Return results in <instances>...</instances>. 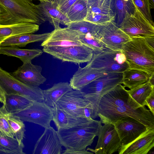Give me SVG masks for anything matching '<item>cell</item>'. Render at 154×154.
Here are the masks:
<instances>
[{
	"mask_svg": "<svg viewBox=\"0 0 154 154\" xmlns=\"http://www.w3.org/2000/svg\"><path fill=\"white\" fill-rule=\"evenodd\" d=\"M42 69L41 66L34 65L31 61H29L23 63L11 75L25 84L38 87L47 80V79L41 74Z\"/></svg>",
	"mask_w": 154,
	"mask_h": 154,
	"instance_id": "cell-18",
	"label": "cell"
},
{
	"mask_svg": "<svg viewBox=\"0 0 154 154\" xmlns=\"http://www.w3.org/2000/svg\"><path fill=\"white\" fill-rule=\"evenodd\" d=\"M118 133L121 145L118 151L120 154L126 147L152 130L131 117H122L113 124Z\"/></svg>",
	"mask_w": 154,
	"mask_h": 154,
	"instance_id": "cell-8",
	"label": "cell"
},
{
	"mask_svg": "<svg viewBox=\"0 0 154 154\" xmlns=\"http://www.w3.org/2000/svg\"><path fill=\"white\" fill-rule=\"evenodd\" d=\"M154 91V85L149 80L146 82L128 90L130 96L137 104L141 106H146V98Z\"/></svg>",
	"mask_w": 154,
	"mask_h": 154,
	"instance_id": "cell-30",
	"label": "cell"
},
{
	"mask_svg": "<svg viewBox=\"0 0 154 154\" xmlns=\"http://www.w3.org/2000/svg\"><path fill=\"white\" fill-rule=\"evenodd\" d=\"M50 32L34 34L26 33L9 37L0 44V47L17 46L19 47H25L28 44L45 41L49 36Z\"/></svg>",
	"mask_w": 154,
	"mask_h": 154,
	"instance_id": "cell-24",
	"label": "cell"
},
{
	"mask_svg": "<svg viewBox=\"0 0 154 154\" xmlns=\"http://www.w3.org/2000/svg\"><path fill=\"white\" fill-rule=\"evenodd\" d=\"M77 0H57L59 9L66 16V14L72 6Z\"/></svg>",
	"mask_w": 154,
	"mask_h": 154,
	"instance_id": "cell-38",
	"label": "cell"
},
{
	"mask_svg": "<svg viewBox=\"0 0 154 154\" xmlns=\"http://www.w3.org/2000/svg\"><path fill=\"white\" fill-rule=\"evenodd\" d=\"M105 74L87 64L83 68L79 66L71 78L69 84L72 89L81 91L91 82Z\"/></svg>",
	"mask_w": 154,
	"mask_h": 154,
	"instance_id": "cell-20",
	"label": "cell"
},
{
	"mask_svg": "<svg viewBox=\"0 0 154 154\" xmlns=\"http://www.w3.org/2000/svg\"><path fill=\"white\" fill-rule=\"evenodd\" d=\"M97 37L107 49L122 52L124 45L131 38L114 21L99 25Z\"/></svg>",
	"mask_w": 154,
	"mask_h": 154,
	"instance_id": "cell-11",
	"label": "cell"
},
{
	"mask_svg": "<svg viewBox=\"0 0 154 154\" xmlns=\"http://www.w3.org/2000/svg\"><path fill=\"white\" fill-rule=\"evenodd\" d=\"M8 120L13 131L14 137L20 145H23V140L25 137V126L23 121L11 113L8 112Z\"/></svg>",
	"mask_w": 154,
	"mask_h": 154,
	"instance_id": "cell-34",
	"label": "cell"
},
{
	"mask_svg": "<svg viewBox=\"0 0 154 154\" xmlns=\"http://www.w3.org/2000/svg\"><path fill=\"white\" fill-rule=\"evenodd\" d=\"M42 51L63 62L75 64L89 62L94 53L92 50L83 45L63 47H43Z\"/></svg>",
	"mask_w": 154,
	"mask_h": 154,
	"instance_id": "cell-9",
	"label": "cell"
},
{
	"mask_svg": "<svg viewBox=\"0 0 154 154\" xmlns=\"http://www.w3.org/2000/svg\"><path fill=\"white\" fill-rule=\"evenodd\" d=\"M24 145H20L14 137L5 135L0 131V154H24Z\"/></svg>",
	"mask_w": 154,
	"mask_h": 154,
	"instance_id": "cell-31",
	"label": "cell"
},
{
	"mask_svg": "<svg viewBox=\"0 0 154 154\" xmlns=\"http://www.w3.org/2000/svg\"><path fill=\"white\" fill-rule=\"evenodd\" d=\"M134 3L146 18L154 26V22L151 15L149 0H133Z\"/></svg>",
	"mask_w": 154,
	"mask_h": 154,
	"instance_id": "cell-37",
	"label": "cell"
},
{
	"mask_svg": "<svg viewBox=\"0 0 154 154\" xmlns=\"http://www.w3.org/2000/svg\"><path fill=\"white\" fill-rule=\"evenodd\" d=\"M8 112L4 105L0 107V131L5 135L14 137L13 131L8 120Z\"/></svg>",
	"mask_w": 154,
	"mask_h": 154,
	"instance_id": "cell-36",
	"label": "cell"
},
{
	"mask_svg": "<svg viewBox=\"0 0 154 154\" xmlns=\"http://www.w3.org/2000/svg\"><path fill=\"white\" fill-rule=\"evenodd\" d=\"M11 114L23 122L35 123L45 128L50 126L53 115L52 107L44 102L35 101L25 109Z\"/></svg>",
	"mask_w": 154,
	"mask_h": 154,
	"instance_id": "cell-12",
	"label": "cell"
},
{
	"mask_svg": "<svg viewBox=\"0 0 154 154\" xmlns=\"http://www.w3.org/2000/svg\"><path fill=\"white\" fill-rule=\"evenodd\" d=\"M0 88L5 94H17L33 101H44L43 90L21 82L0 67Z\"/></svg>",
	"mask_w": 154,
	"mask_h": 154,
	"instance_id": "cell-7",
	"label": "cell"
},
{
	"mask_svg": "<svg viewBox=\"0 0 154 154\" xmlns=\"http://www.w3.org/2000/svg\"><path fill=\"white\" fill-rule=\"evenodd\" d=\"M151 76L143 71L129 68L122 72L121 84L131 89L147 82Z\"/></svg>",
	"mask_w": 154,
	"mask_h": 154,
	"instance_id": "cell-25",
	"label": "cell"
},
{
	"mask_svg": "<svg viewBox=\"0 0 154 154\" xmlns=\"http://www.w3.org/2000/svg\"><path fill=\"white\" fill-rule=\"evenodd\" d=\"M39 29V25L28 22L10 25L0 24V44L9 37L24 33H33Z\"/></svg>",
	"mask_w": 154,
	"mask_h": 154,
	"instance_id": "cell-21",
	"label": "cell"
},
{
	"mask_svg": "<svg viewBox=\"0 0 154 154\" xmlns=\"http://www.w3.org/2000/svg\"><path fill=\"white\" fill-rule=\"evenodd\" d=\"M97 136V143L94 149L88 148L87 150L96 154H112L118 151L121 146L120 140L113 124L101 125Z\"/></svg>",
	"mask_w": 154,
	"mask_h": 154,
	"instance_id": "cell-13",
	"label": "cell"
},
{
	"mask_svg": "<svg viewBox=\"0 0 154 154\" xmlns=\"http://www.w3.org/2000/svg\"><path fill=\"white\" fill-rule=\"evenodd\" d=\"M83 45L79 38V34L67 27H59L50 32L48 37L41 43L43 47H63Z\"/></svg>",
	"mask_w": 154,
	"mask_h": 154,
	"instance_id": "cell-16",
	"label": "cell"
},
{
	"mask_svg": "<svg viewBox=\"0 0 154 154\" xmlns=\"http://www.w3.org/2000/svg\"><path fill=\"white\" fill-rule=\"evenodd\" d=\"M52 120L57 129L69 128L85 122L91 118L86 117H77L72 116L56 106L52 107Z\"/></svg>",
	"mask_w": 154,
	"mask_h": 154,
	"instance_id": "cell-23",
	"label": "cell"
},
{
	"mask_svg": "<svg viewBox=\"0 0 154 154\" xmlns=\"http://www.w3.org/2000/svg\"><path fill=\"white\" fill-rule=\"evenodd\" d=\"M5 94L0 88V102L2 103L3 105L5 104Z\"/></svg>",
	"mask_w": 154,
	"mask_h": 154,
	"instance_id": "cell-41",
	"label": "cell"
},
{
	"mask_svg": "<svg viewBox=\"0 0 154 154\" xmlns=\"http://www.w3.org/2000/svg\"><path fill=\"white\" fill-rule=\"evenodd\" d=\"M2 13V10L0 8V17L1 16Z\"/></svg>",
	"mask_w": 154,
	"mask_h": 154,
	"instance_id": "cell-44",
	"label": "cell"
},
{
	"mask_svg": "<svg viewBox=\"0 0 154 154\" xmlns=\"http://www.w3.org/2000/svg\"><path fill=\"white\" fill-rule=\"evenodd\" d=\"M125 54L129 68L146 72L154 75V48L146 38L134 37L123 45Z\"/></svg>",
	"mask_w": 154,
	"mask_h": 154,
	"instance_id": "cell-3",
	"label": "cell"
},
{
	"mask_svg": "<svg viewBox=\"0 0 154 154\" xmlns=\"http://www.w3.org/2000/svg\"><path fill=\"white\" fill-rule=\"evenodd\" d=\"M72 90L68 82H60L51 88L43 90L44 102L48 106L53 107L58 100L66 93Z\"/></svg>",
	"mask_w": 154,
	"mask_h": 154,
	"instance_id": "cell-26",
	"label": "cell"
},
{
	"mask_svg": "<svg viewBox=\"0 0 154 154\" xmlns=\"http://www.w3.org/2000/svg\"><path fill=\"white\" fill-rule=\"evenodd\" d=\"M0 8L1 24L28 22L39 25L46 21L33 0H0Z\"/></svg>",
	"mask_w": 154,
	"mask_h": 154,
	"instance_id": "cell-1",
	"label": "cell"
},
{
	"mask_svg": "<svg viewBox=\"0 0 154 154\" xmlns=\"http://www.w3.org/2000/svg\"><path fill=\"white\" fill-rule=\"evenodd\" d=\"M67 26L80 35L91 34L96 36L100 27L99 25L85 20L70 22Z\"/></svg>",
	"mask_w": 154,
	"mask_h": 154,
	"instance_id": "cell-33",
	"label": "cell"
},
{
	"mask_svg": "<svg viewBox=\"0 0 154 154\" xmlns=\"http://www.w3.org/2000/svg\"><path fill=\"white\" fill-rule=\"evenodd\" d=\"M42 53V50L37 48L23 49L16 46L0 47V54L17 57L23 63L31 61Z\"/></svg>",
	"mask_w": 154,
	"mask_h": 154,
	"instance_id": "cell-27",
	"label": "cell"
},
{
	"mask_svg": "<svg viewBox=\"0 0 154 154\" xmlns=\"http://www.w3.org/2000/svg\"><path fill=\"white\" fill-rule=\"evenodd\" d=\"M56 106L72 116L77 117H86L85 114V109L87 107L91 106L84 98L83 92L74 90L64 94L58 100Z\"/></svg>",
	"mask_w": 154,
	"mask_h": 154,
	"instance_id": "cell-14",
	"label": "cell"
},
{
	"mask_svg": "<svg viewBox=\"0 0 154 154\" xmlns=\"http://www.w3.org/2000/svg\"><path fill=\"white\" fill-rule=\"evenodd\" d=\"M87 64L105 73H122L129 68L122 52L107 48L99 52H94L92 58Z\"/></svg>",
	"mask_w": 154,
	"mask_h": 154,
	"instance_id": "cell-6",
	"label": "cell"
},
{
	"mask_svg": "<svg viewBox=\"0 0 154 154\" xmlns=\"http://www.w3.org/2000/svg\"><path fill=\"white\" fill-rule=\"evenodd\" d=\"M97 115L102 124H113L121 118L131 117L149 129L154 128V115L145 106L138 108L127 104L111 108L99 109Z\"/></svg>",
	"mask_w": 154,
	"mask_h": 154,
	"instance_id": "cell-4",
	"label": "cell"
},
{
	"mask_svg": "<svg viewBox=\"0 0 154 154\" xmlns=\"http://www.w3.org/2000/svg\"><path fill=\"white\" fill-rule=\"evenodd\" d=\"M62 153L63 154H93L94 153L88 152L87 150H79L66 149Z\"/></svg>",
	"mask_w": 154,
	"mask_h": 154,
	"instance_id": "cell-40",
	"label": "cell"
},
{
	"mask_svg": "<svg viewBox=\"0 0 154 154\" xmlns=\"http://www.w3.org/2000/svg\"><path fill=\"white\" fill-rule=\"evenodd\" d=\"M131 38L154 37V27L135 5L134 13L127 14L119 26Z\"/></svg>",
	"mask_w": 154,
	"mask_h": 154,
	"instance_id": "cell-10",
	"label": "cell"
},
{
	"mask_svg": "<svg viewBox=\"0 0 154 154\" xmlns=\"http://www.w3.org/2000/svg\"></svg>",
	"mask_w": 154,
	"mask_h": 154,
	"instance_id": "cell-45",
	"label": "cell"
},
{
	"mask_svg": "<svg viewBox=\"0 0 154 154\" xmlns=\"http://www.w3.org/2000/svg\"><path fill=\"white\" fill-rule=\"evenodd\" d=\"M154 146V129L133 142L120 154H147Z\"/></svg>",
	"mask_w": 154,
	"mask_h": 154,
	"instance_id": "cell-22",
	"label": "cell"
},
{
	"mask_svg": "<svg viewBox=\"0 0 154 154\" xmlns=\"http://www.w3.org/2000/svg\"><path fill=\"white\" fill-rule=\"evenodd\" d=\"M146 105L147 106L150 111L154 115V91L146 98L145 100Z\"/></svg>",
	"mask_w": 154,
	"mask_h": 154,
	"instance_id": "cell-39",
	"label": "cell"
},
{
	"mask_svg": "<svg viewBox=\"0 0 154 154\" xmlns=\"http://www.w3.org/2000/svg\"><path fill=\"white\" fill-rule=\"evenodd\" d=\"M57 131L51 126L45 131L36 142L33 154H61L62 146Z\"/></svg>",
	"mask_w": 154,
	"mask_h": 154,
	"instance_id": "cell-17",
	"label": "cell"
},
{
	"mask_svg": "<svg viewBox=\"0 0 154 154\" xmlns=\"http://www.w3.org/2000/svg\"><path fill=\"white\" fill-rule=\"evenodd\" d=\"M79 38L83 45L92 50L94 52H99L106 48L96 36L92 34H79Z\"/></svg>",
	"mask_w": 154,
	"mask_h": 154,
	"instance_id": "cell-35",
	"label": "cell"
},
{
	"mask_svg": "<svg viewBox=\"0 0 154 154\" xmlns=\"http://www.w3.org/2000/svg\"><path fill=\"white\" fill-rule=\"evenodd\" d=\"M36 7L45 21H48L54 29L60 27V24L67 26L71 22L58 8L57 0L40 2Z\"/></svg>",
	"mask_w": 154,
	"mask_h": 154,
	"instance_id": "cell-19",
	"label": "cell"
},
{
	"mask_svg": "<svg viewBox=\"0 0 154 154\" xmlns=\"http://www.w3.org/2000/svg\"><path fill=\"white\" fill-rule=\"evenodd\" d=\"M112 7L115 14V22L119 26L126 14L134 13L135 5L133 0H112Z\"/></svg>",
	"mask_w": 154,
	"mask_h": 154,
	"instance_id": "cell-28",
	"label": "cell"
},
{
	"mask_svg": "<svg viewBox=\"0 0 154 154\" xmlns=\"http://www.w3.org/2000/svg\"><path fill=\"white\" fill-rule=\"evenodd\" d=\"M33 101L22 96L5 94V105L7 111L12 113L25 109L30 106Z\"/></svg>",
	"mask_w": 154,
	"mask_h": 154,
	"instance_id": "cell-29",
	"label": "cell"
},
{
	"mask_svg": "<svg viewBox=\"0 0 154 154\" xmlns=\"http://www.w3.org/2000/svg\"><path fill=\"white\" fill-rule=\"evenodd\" d=\"M87 0H77L71 7L66 16L71 22L84 20L88 12Z\"/></svg>",
	"mask_w": 154,
	"mask_h": 154,
	"instance_id": "cell-32",
	"label": "cell"
},
{
	"mask_svg": "<svg viewBox=\"0 0 154 154\" xmlns=\"http://www.w3.org/2000/svg\"><path fill=\"white\" fill-rule=\"evenodd\" d=\"M101 125L100 121L91 119L76 126L59 128L57 132L61 144L66 149L85 150L91 145Z\"/></svg>",
	"mask_w": 154,
	"mask_h": 154,
	"instance_id": "cell-2",
	"label": "cell"
},
{
	"mask_svg": "<svg viewBox=\"0 0 154 154\" xmlns=\"http://www.w3.org/2000/svg\"><path fill=\"white\" fill-rule=\"evenodd\" d=\"M122 73H106L94 80L81 91L84 97L91 104L93 119L97 117V112L100 100L105 94L121 84Z\"/></svg>",
	"mask_w": 154,
	"mask_h": 154,
	"instance_id": "cell-5",
	"label": "cell"
},
{
	"mask_svg": "<svg viewBox=\"0 0 154 154\" xmlns=\"http://www.w3.org/2000/svg\"><path fill=\"white\" fill-rule=\"evenodd\" d=\"M151 9L154 8V0H149Z\"/></svg>",
	"mask_w": 154,
	"mask_h": 154,
	"instance_id": "cell-42",
	"label": "cell"
},
{
	"mask_svg": "<svg viewBox=\"0 0 154 154\" xmlns=\"http://www.w3.org/2000/svg\"><path fill=\"white\" fill-rule=\"evenodd\" d=\"M39 1L40 2H45L48 0H37Z\"/></svg>",
	"mask_w": 154,
	"mask_h": 154,
	"instance_id": "cell-43",
	"label": "cell"
},
{
	"mask_svg": "<svg viewBox=\"0 0 154 154\" xmlns=\"http://www.w3.org/2000/svg\"><path fill=\"white\" fill-rule=\"evenodd\" d=\"M112 0H87L88 12L84 20L102 25L115 20Z\"/></svg>",
	"mask_w": 154,
	"mask_h": 154,
	"instance_id": "cell-15",
	"label": "cell"
}]
</instances>
